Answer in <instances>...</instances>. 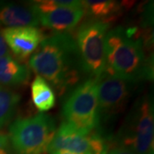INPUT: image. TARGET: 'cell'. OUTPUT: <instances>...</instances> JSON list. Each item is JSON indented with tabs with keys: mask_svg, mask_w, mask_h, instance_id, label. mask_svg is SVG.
<instances>
[{
	"mask_svg": "<svg viewBox=\"0 0 154 154\" xmlns=\"http://www.w3.org/2000/svg\"><path fill=\"white\" fill-rule=\"evenodd\" d=\"M29 67L59 95L75 88L84 75L74 35L55 33L45 37L29 58Z\"/></svg>",
	"mask_w": 154,
	"mask_h": 154,
	"instance_id": "1",
	"label": "cell"
},
{
	"mask_svg": "<svg viewBox=\"0 0 154 154\" xmlns=\"http://www.w3.org/2000/svg\"><path fill=\"white\" fill-rule=\"evenodd\" d=\"M146 39L136 28L117 26L105 36V74L139 83L153 77L152 59L147 55Z\"/></svg>",
	"mask_w": 154,
	"mask_h": 154,
	"instance_id": "2",
	"label": "cell"
},
{
	"mask_svg": "<svg viewBox=\"0 0 154 154\" xmlns=\"http://www.w3.org/2000/svg\"><path fill=\"white\" fill-rule=\"evenodd\" d=\"M117 146L134 154H154V110L151 95H143L133 104L116 136Z\"/></svg>",
	"mask_w": 154,
	"mask_h": 154,
	"instance_id": "3",
	"label": "cell"
},
{
	"mask_svg": "<svg viewBox=\"0 0 154 154\" xmlns=\"http://www.w3.org/2000/svg\"><path fill=\"white\" fill-rule=\"evenodd\" d=\"M56 131L54 119L38 113L15 120L9 128L8 137L15 154H49Z\"/></svg>",
	"mask_w": 154,
	"mask_h": 154,
	"instance_id": "4",
	"label": "cell"
},
{
	"mask_svg": "<svg viewBox=\"0 0 154 154\" xmlns=\"http://www.w3.org/2000/svg\"><path fill=\"white\" fill-rule=\"evenodd\" d=\"M62 113L68 123L85 132L100 128L98 80L89 78L73 88L63 105Z\"/></svg>",
	"mask_w": 154,
	"mask_h": 154,
	"instance_id": "5",
	"label": "cell"
},
{
	"mask_svg": "<svg viewBox=\"0 0 154 154\" xmlns=\"http://www.w3.org/2000/svg\"><path fill=\"white\" fill-rule=\"evenodd\" d=\"M110 24L89 19L79 27L75 42L84 75L99 79L105 68V40Z\"/></svg>",
	"mask_w": 154,
	"mask_h": 154,
	"instance_id": "6",
	"label": "cell"
},
{
	"mask_svg": "<svg viewBox=\"0 0 154 154\" xmlns=\"http://www.w3.org/2000/svg\"><path fill=\"white\" fill-rule=\"evenodd\" d=\"M57 151L75 154H107L110 151V140L100 128L85 132L63 122L56 131L49 154Z\"/></svg>",
	"mask_w": 154,
	"mask_h": 154,
	"instance_id": "7",
	"label": "cell"
},
{
	"mask_svg": "<svg viewBox=\"0 0 154 154\" xmlns=\"http://www.w3.org/2000/svg\"><path fill=\"white\" fill-rule=\"evenodd\" d=\"M136 83L104 73L98 79L100 123L116 119L126 108Z\"/></svg>",
	"mask_w": 154,
	"mask_h": 154,
	"instance_id": "8",
	"label": "cell"
},
{
	"mask_svg": "<svg viewBox=\"0 0 154 154\" xmlns=\"http://www.w3.org/2000/svg\"><path fill=\"white\" fill-rule=\"evenodd\" d=\"M32 5L39 24L56 33H69L85 16L83 9L60 7L53 5L51 0L34 1Z\"/></svg>",
	"mask_w": 154,
	"mask_h": 154,
	"instance_id": "9",
	"label": "cell"
},
{
	"mask_svg": "<svg viewBox=\"0 0 154 154\" xmlns=\"http://www.w3.org/2000/svg\"><path fill=\"white\" fill-rule=\"evenodd\" d=\"M1 33L17 60L30 57L45 38L41 30L36 27L5 28L1 30Z\"/></svg>",
	"mask_w": 154,
	"mask_h": 154,
	"instance_id": "10",
	"label": "cell"
},
{
	"mask_svg": "<svg viewBox=\"0 0 154 154\" xmlns=\"http://www.w3.org/2000/svg\"><path fill=\"white\" fill-rule=\"evenodd\" d=\"M38 17L33 5L0 1V28L36 27Z\"/></svg>",
	"mask_w": 154,
	"mask_h": 154,
	"instance_id": "11",
	"label": "cell"
},
{
	"mask_svg": "<svg viewBox=\"0 0 154 154\" xmlns=\"http://www.w3.org/2000/svg\"><path fill=\"white\" fill-rule=\"evenodd\" d=\"M30 69L10 54L0 57V86L17 87L28 82Z\"/></svg>",
	"mask_w": 154,
	"mask_h": 154,
	"instance_id": "12",
	"label": "cell"
},
{
	"mask_svg": "<svg viewBox=\"0 0 154 154\" xmlns=\"http://www.w3.org/2000/svg\"><path fill=\"white\" fill-rule=\"evenodd\" d=\"M82 9L86 16L91 20L99 21L111 24L121 16L122 5L117 1L103 0V1H82Z\"/></svg>",
	"mask_w": 154,
	"mask_h": 154,
	"instance_id": "13",
	"label": "cell"
},
{
	"mask_svg": "<svg viewBox=\"0 0 154 154\" xmlns=\"http://www.w3.org/2000/svg\"><path fill=\"white\" fill-rule=\"evenodd\" d=\"M31 96L34 106L40 113L51 110L56 104V94L44 78L36 75L31 85Z\"/></svg>",
	"mask_w": 154,
	"mask_h": 154,
	"instance_id": "14",
	"label": "cell"
},
{
	"mask_svg": "<svg viewBox=\"0 0 154 154\" xmlns=\"http://www.w3.org/2000/svg\"><path fill=\"white\" fill-rule=\"evenodd\" d=\"M20 99L19 94L10 88L0 86V128L12 120Z\"/></svg>",
	"mask_w": 154,
	"mask_h": 154,
	"instance_id": "15",
	"label": "cell"
},
{
	"mask_svg": "<svg viewBox=\"0 0 154 154\" xmlns=\"http://www.w3.org/2000/svg\"><path fill=\"white\" fill-rule=\"evenodd\" d=\"M0 154H14L8 135L0 134Z\"/></svg>",
	"mask_w": 154,
	"mask_h": 154,
	"instance_id": "16",
	"label": "cell"
},
{
	"mask_svg": "<svg viewBox=\"0 0 154 154\" xmlns=\"http://www.w3.org/2000/svg\"><path fill=\"white\" fill-rule=\"evenodd\" d=\"M107 154H134L132 151L128 149L122 147V146H116L114 148L110 149Z\"/></svg>",
	"mask_w": 154,
	"mask_h": 154,
	"instance_id": "17",
	"label": "cell"
},
{
	"mask_svg": "<svg viewBox=\"0 0 154 154\" xmlns=\"http://www.w3.org/2000/svg\"><path fill=\"white\" fill-rule=\"evenodd\" d=\"M8 54H9V48L2 36L1 31H0V57L8 55Z\"/></svg>",
	"mask_w": 154,
	"mask_h": 154,
	"instance_id": "18",
	"label": "cell"
},
{
	"mask_svg": "<svg viewBox=\"0 0 154 154\" xmlns=\"http://www.w3.org/2000/svg\"><path fill=\"white\" fill-rule=\"evenodd\" d=\"M50 154H75L72 152H65V151H57V152H53Z\"/></svg>",
	"mask_w": 154,
	"mask_h": 154,
	"instance_id": "19",
	"label": "cell"
}]
</instances>
